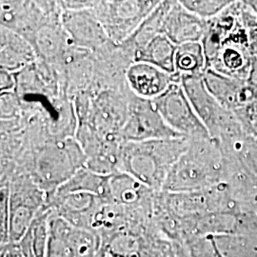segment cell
Listing matches in <instances>:
<instances>
[{
  "mask_svg": "<svg viewBox=\"0 0 257 257\" xmlns=\"http://www.w3.org/2000/svg\"><path fill=\"white\" fill-rule=\"evenodd\" d=\"M180 84L211 139L218 141V138L226 135L228 126L232 124L230 110L224 109L208 91L203 74L180 76Z\"/></svg>",
  "mask_w": 257,
  "mask_h": 257,
  "instance_id": "obj_10",
  "label": "cell"
},
{
  "mask_svg": "<svg viewBox=\"0 0 257 257\" xmlns=\"http://www.w3.org/2000/svg\"><path fill=\"white\" fill-rule=\"evenodd\" d=\"M10 179H1L0 189V248L10 242Z\"/></svg>",
  "mask_w": 257,
  "mask_h": 257,
  "instance_id": "obj_21",
  "label": "cell"
},
{
  "mask_svg": "<svg viewBox=\"0 0 257 257\" xmlns=\"http://www.w3.org/2000/svg\"><path fill=\"white\" fill-rule=\"evenodd\" d=\"M37 53L26 38L9 29L1 27V70L19 73L32 65Z\"/></svg>",
  "mask_w": 257,
  "mask_h": 257,
  "instance_id": "obj_15",
  "label": "cell"
},
{
  "mask_svg": "<svg viewBox=\"0 0 257 257\" xmlns=\"http://www.w3.org/2000/svg\"><path fill=\"white\" fill-rule=\"evenodd\" d=\"M176 49L177 45L174 42L164 35L158 34L135 51L134 62H146L177 76L175 69Z\"/></svg>",
  "mask_w": 257,
  "mask_h": 257,
  "instance_id": "obj_16",
  "label": "cell"
},
{
  "mask_svg": "<svg viewBox=\"0 0 257 257\" xmlns=\"http://www.w3.org/2000/svg\"><path fill=\"white\" fill-rule=\"evenodd\" d=\"M52 210L45 206L37 213L35 220L28 230L33 251L36 257H46L48 242L50 236V217Z\"/></svg>",
  "mask_w": 257,
  "mask_h": 257,
  "instance_id": "obj_19",
  "label": "cell"
},
{
  "mask_svg": "<svg viewBox=\"0 0 257 257\" xmlns=\"http://www.w3.org/2000/svg\"><path fill=\"white\" fill-rule=\"evenodd\" d=\"M85 163L86 156L80 144L72 139H64L39 150L21 172L30 175L49 199L58 188L84 168Z\"/></svg>",
  "mask_w": 257,
  "mask_h": 257,
  "instance_id": "obj_4",
  "label": "cell"
},
{
  "mask_svg": "<svg viewBox=\"0 0 257 257\" xmlns=\"http://www.w3.org/2000/svg\"><path fill=\"white\" fill-rule=\"evenodd\" d=\"M189 141L186 138H176L121 142L118 170L153 191L160 192L172 167L187 150Z\"/></svg>",
  "mask_w": 257,
  "mask_h": 257,
  "instance_id": "obj_2",
  "label": "cell"
},
{
  "mask_svg": "<svg viewBox=\"0 0 257 257\" xmlns=\"http://www.w3.org/2000/svg\"><path fill=\"white\" fill-rule=\"evenodd\" d=\"M44 193L30 175L16 171L10 177V242L19 244L37 213L47 206Z\"/></svg>",
  "mask_w": 257,
  "mask_h": 257,
  "instance_id": "obj_5",
  "label": "cell"
},
{
  "mask_svg": "<svg viewBox=\"0 0 257 257\" xmlns=\"http://www.w3.org/2000/svg\"><path fill=\"white\" fill-rule=\"evenodd\" d=\"M171 257H190V254L187 248H184L181 244L177 242H173Z\"/></svg>",
  "mask_w": 257,
  "mask_h": 257,
  "instance_id": "obj_25",
  "label": "cell"
},
{
  "mask_svg": "<svg viewBox=\"0 0 257 257\" xmlns=\"http://www.w3.org/2000/svg\"><path fill=\"white\" fill-rule=\"evenodd\" d=\"M111 202L132 211H154L156 193L123 172H117L110 177Z\"/></svg>",
  "mask_w": 257,
  "mask_h": 257,
  "instance_id": "obj_14",
  "label": "cell"
},
{
  "mask_svg": "<svg viewBox=\"0 0 257 257\" xmlns=\"http://www.w3.org/2000/svg\"><path fill=\"white\" fill-rule=\"evenodd\" d=\"M207 62L201 42H191L178 45L175 55L176 75H202Z\"/></svg>",
  "mask_w": 257,
  "mask_h": 257,
  "instance_id": "obj_18",
  "label": "cell"
},
{
  "mask_svg": "<svg viewBox=\"0 0 257 257\" xmlns=\"http://www.w3.org/2000/svg\"><path fill=\"white\" fill-rule=\"evenodd\" d=\"M100 247L97 234L74 227L52 211L46 257H96Z\"/></svg>",
  "mask_w": 257,
  "mask_h": 257,
  "instance_id": "obj_8",
  "label": "cell"
},
{
  "mask_svg": "<svg viewBox=\"0 0 257 257\" xmlns=\"http://www.w3.org/2000/svg\"><path fill=\"white\" fill-rule=\"evenodd\" d=\"M67 37L64 30L61 31L52 24H44L32 37L30 43L37 55L46 59H55L64 52Z\"/></svg>",
  "mask_w": 257,
  "mask_h": 257,
  "instance_id": "obj_17",
  "label": "cell"
},
{
  "mask_svg": "<svg viewBox=\"0 0 257 257\" xmlns=\"http://www.w3.org/2000/svg\"><path fill=\"white\" fill-rule=\"evenodd\" d=\"M60 22L73 42L83 49L94 50L110 40L92 9L64 10Z\"/></svg>",
  "mask_w": 257,
  "mask_h": 257,
  "instance_id": "obj_11",
  "label": "cell"
},
{
  "mask_svg": "<svg viewBox=\"0 0 257 257\" xmlns=\"http://www.w3.org/2000/svg\"><path fill=\"white\" fill-rule=\"evenodd\" d=\"M17 86V79L14 74L5 70H0V91L1 93L11 92Z\"/></svg>",
  "mask_w": 257,
  "mask_h": 257,
  "instance_id": "obj_23",
  "label": "cell"
},
{
  "mask_svg": "<svg viewBox=\"0 0 257 257\" xmlns=\"http://www.w3.org/2000/svg\"><path fill=\"white\" fill-rule=\"evenodd\" d=\"M136 97L128 107L125 123L120 130L122 142L183 138L166 124L153 100Z\"/></svg>",
  "mask_w": 257,
  "mask_h": 257,
  "instance_id": "obj_9",
  "label": "cell"
},
{
  "mask_svg": "<svg viewBox=\"0 0 257 257\" xmlns=\"http://www.w3.org/2000/svg\"><path fill=\"white\" fill-rule=\"evenodd\" d=\"M184 8L193 15L204 20H211L219 16L223 11L227 9L232 1L225 0H211V1H198V0H188V1H179Z\"/></svg>",
  "mask_w": 257,
  "mask_h": 257,
  "instance_id": "obj_20",
  "label": "cell"
},
{
  "mask_svg": "<svg viewBox=\"0 0 257 257\" xmlns=\"http://www.w3.org/2000/svg\"><path fill=\"white\" fill-rule=\"evenodd\" d=\"M153 103L166 124L180 137L189 140L211 139L180 82L173 83Z\"/></svg>",
  "mask_w": 257,
  "mask_h": 257,
  "instance_id": "obj_7",
  "label": "cell"
},
{
  "mask_svg": "<svg viewBox=\"0 0 257 257\" xmlns=\"http://www.w3.org/2000/svg\"><path fill=\"white\" fill-rule=\"evenodd\" d=\"M215 142L213 139L190 140L187 150L172 167L162 192L194 193L216 182L220 159Z\"/></svg>",
  "mask_w": 257,
  "mask_h": 257,
  "instance_id": "obj_3",
  "label": "cell"
},
{
  "mask_svg": "<svg viewBox=\"0 0 257 257\" xmlns=\"http://www.w3.org/2000/svg\"><path fill=\"white\" fill-rule=\"evenodd\" d=\"M0 257H22L18 244H9L5 248H0Z\"/></svg>",
  "mask_w": 257,
  "mask_h": 257,
  "instance_id": "obj_24",
  "label": "cell"
},
{
  "mask_svg": "<svg viewBox=\"0 0 257 257\" xmlns=\"http://www.w3.org/2000/svg\"><path fill=\"white\" fill-rule=\"evenodd\" d=\"M207 67L237 80H247L257 56V13L248 2H232L208 21L202 41Z\"/></svg>",
  "mask_w": 257,
  "mask_h": 257,
  "instance_id": "obj_1",
  "label": "cell"
},
{
  "mask_svg": "<svg viewBox=\"0 0 257 257\" xmlns=\"http://www.w3.org/2000/svg\"><path fill=\"white\" fill-rule=\"evenodd\" d=\"M186 248L190 257H221L211 235H193L187 241Z\"/></svg>",
  "mask_w": 257,
  "mask_h": 257,
  "instance_id": "obj_22",
  "label": "cell"
},
{
  "mask_svg": "<svg viewBox=\"0 0 257 257\" xmlns=\"http://www.w3.org/2000/svg\"><path fill=\"white\" fill-rule=\"evenodd\" d=\"M126 80L136 96L154 100L160 96L175 82H180L178 76L164 72L146 62H134L126 71Z\"/></svg>",
  "mask_w": 257,
  "mask_h": 257,
  "instance_id": "obj_13",
  "label": "cell"
},
{
  "mask_svg": "<svg viewBox=\"0 0 257 257\" xmlns=\"http://www.w3.org/2000/svg\"><path fill=\"white\" fill-rule=\"evenodd\" d=\"M207 28V20L200 19L185 9L179 1H168L161 34L175 45L201 42Z\"/></svg>",
  "mask_w": 257,
  "mask_h": 257,
  "instance_id": "obj_12",
  "label": "cell"
},
{
  "mask_svg": "<svg viewBox=\"0 0 257 257\" xmlns=\"http://www.w3.org/2000/svg\"><path fill=\"white\" fill-rule=\"evenodd\" d=\"M160 1H96L93 12L110 41L121 44L133 37Z\"/></svg>",
  "mask_w": 257,
  "mask_h": 257,
  "instance_id": "obj_6",
  "label": "cell"
}]
</instances>
